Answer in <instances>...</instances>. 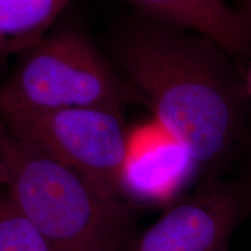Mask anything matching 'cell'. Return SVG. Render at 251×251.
I'll return each instance as SVG.
<instances>
[{"label":"cell","mask_w":251,"mask_h":251,"mask_svg":"<svg viewBox=\"0 0 251 251\" xmlns=\"http://www.w3.org/2000/svg\"><path fill=\"white\" fill-rule=\"evenodd\" d=\"M0 251H51L42 236L0 190Z\"/></svg>","instance_id":"8"},{"label":"cell","mask_w":251,"mask_h":251,"mask_svg":"<svg viewBox=\"0 0 251 251\" xmlns=\"http://www.w3.org/2000/svg\"><path fill=\"white\" fill-rule=\"evenodd\" d=\"M127 1L141 14L208 37L230 56L242 54L251 46L250 20L225 0Z\"/></svg>","instance_id":"6"},{"label":"cell","mask_w":251,"mask_h":251,"mask_svg":"<svg viewBox=\"0 0 251 251\" xmlns=\"http://www.w3.org/2000/svg\"><path fill=\"white\" fill-rule=\"evenodd\" d=\"M0 122L13 136L74 169L109 196H126L131 139L122 113L102 108L11 109Z\"/></svg>","instance_id":"4"},{"label":"cell","mask_w":251,"mask_h":251,"mask_svg":"<svg viewBox=\"0 0 251 251\" xmlns=\"http://www.w3.org/2000/svg\"><path fill=\"white\" fill-rule=\"evenodd\" d=\"M225 251H229V250H228V249H227V250H225Z\"/></svg>","instance_id":"12"},{"label":"cell","mask_w":251,"mask_h":251,"mask_svg":"<svg viewBox=\"0 0 251 251\" xmlns=\"http://www.w3.org/2000/svg\"><path fill=\"white\" fill-rule=\"evenodd\" d=\"M246 1V9H244L243 13L246 14V17L249 19L251 23V0H244Z\"/></svg>","instance_id":"11"},{"label":"cell","mask_w":251,"mask_h":251,"mask_svg":"<svg viewBox=\"0 0 251 251\" xmlns=\"http://www.w3.org/2000/svg\"><path fill=\"white\" fill-rule=\"evenodd\" d=\"M244 86H246V91L248 94V98L251 100V64L248 68L246 76H244Z\"/></svg>","instance_id":"9"},{"label":"cell","mask_w":251,"mask_h":251,"mask_svg":"<svg viewBox=\"0 0 251 251\" xmlns=\"http://www.w3.org/2000/svg\"><path fill=\"white\" fill-rule=\"evenodd\" d=\"M7 187V175H6L5 166L0 159V190H4Z\"/></svg>","instance_id":"10"},{"label":"cell","mask_w":251,"mask_h":251,"mask_svg":"<svg viewBox=\"0 0 251 251\" xmlns=\"http://www.w3.org/2000/svg\"><path fill=\"white\" fill-rule=\"evenodd\" d=\"M247 206L237 185L211 180L165 212L128 251H225Z\"/></svg>","instance_id":"5"},{"label":"cell","mask_w":251,"mask_h":251,"mask_svg":"<svg viewBox=\"0 0 251 251\" xmlns=\"http://www.w3.org/2000/svg\"><path fill=\"white\" fill-rule=\"evenodd\" d=\"M71 0H0V59L18 56L52 29Z\"/></svg>","instance_id":"7"},{"label":"cell","mask_w":251,"mask_h":251,"mask_svg":"<svg viewBox=\"0 0 251 251\" xmlns=\"http://www.w3.org/2000/svg\"><path fill=\"white\" fill-rule=\"evenodd\" d=\"M7 193L51 251H128L136 209L19 140L0 122Z\"/></svg>","instance_id":"2"},{"label":"cell","mask_w":251,"mask_h":251,"mask_svg":"<svg viewBox=\"0 0 251 251\" xmlns=\"http://www.w3.org/2000/svg\"><path fill=\"white\" fill-rule=\"evenodd\" d=\"M17 57L0 85V112L90 107L122 113L141 103L107 55L77 28L51 29Z\"/></svg>","instance_id":"3"},{"label":"cell","mask_w":251,"mask_h":251,"mask_svg":"<svg viewBox=\"0 0 251 251\" xmlns=\"http://www.w3.org/2000/svg\"><path fill=\"white\" fill-rule=\"evenodd\" d=\"M105 54L193 165L215 168L242 141L244 79L214 41L135 11L109 34Z\"/></svg>","instance_id":"1"}]
</instances>
